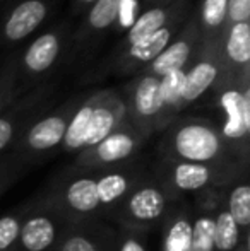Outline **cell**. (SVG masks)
I'll return each mask as SVG.
<instances>
[{"label": "cell", "mask_w": 250, "mask_h": 251, "mask_svg": "<svg viewBox=\"0 0 250 251\" xmlns=\"http://www.w3.org/2000/svg\"><path fill=\"white\" fill-rule=\"evenodd\" d=\"M74 23L69 16L48 23L33 36L21 53L16 55L17 82L26 89L52 82L54 75L63 70L69 51Z\"/></svg>", "instance_id": "cell-1"}, {"label": "cell", "mask_w": 250, "mask_h": 251, "mask_svg": "<svg viewBox=\"0 0 250 251\" xmlns=\"http://www.w3.org/2000/svg\"><path fill=\"white\" fill-rule=\"evenodd\" d=\"M125 0H96L74 23L69 51L65 56V72H83L96 60L98 51L108 40L122 16Z\"/></svg>", "instance_id": "cell-2"}, {"label": "cell", "mask_w": 250, "mask_h": 251, "mask_svg": "<svg viewBox=\"0 0 250 251\" xmlns=\"http://www.w3.org/2000/svg\"><path fill=\"white\" fill-rule=\"evenodd\" d=\"M62 0H7L0 10V48L16 45L43 29L57 12Z\"/></svg>", "instance_id": "cell-3"}, {"label": "cell", "mask_w": 250, "mask_h": 251, "mask_svg": "<svg viewBox=\"0 0 250 251\" xmlns=\"http://www.w3.org/2000/svg\"><path fill=\"white\" fill-rule=\"evenodd\" d=\"M189 16H182L178 19L171 21L170 24L158 29L156 33L144 38V40H140L139 43L132 45V47L125 48V50L117 53H108L107 58L103 62H100V65H98V72H105L117 77L137 75L140 70L146 69L173 41V38L184 27Z\"/></svg>", "instance_id": "cell-4"}, {"label": "cell", "mask_w": 250, "mask_h": 251, "mask_svg": "<svg viewBox=\"0 0 250 251\" xmlns=\"http://www.w3.org/2000/svg\"><path fill=\"white\" fill-rule=\"evenodd\" d=\"M194 10V0H175L168 3H156L151 7H142L130 26L122 33L117 43L111 47L110 53L122 51L132 45L139 43L140 40L151 36L158 29L170 24L171 21L182 16H189Z\"/></svg>", "instance_id": "cell-5"}, {"label": "cell", "mask_w": 250, "mask_h": 251, "mask_svg": "<svg viewBox=\"0 0 250 251\" xmlns=\"http://www.w3.org/2000/svg\"><path fill=\"white\" fill-rule=\"evenodd\" d=\"M171 146L178 157L185 162L204 164L218 157L223 147L221 135L213 125L200 120H189L175 128Z\"/></svg>", "instance_id": "cell-6"}, {"label": "cell", "mask_w": 250, "mask_h": 251, "mask_svg": "<svg viewBox=\"0 0 250 251\" xmlns=\"http://www.w3.org/2000/svg\"><path fill=\"white\" fill-rule=\"evenodd\" d=\"M200 45H202V40H200L199 26H197L195 12L192 10L180 33L173 38V41L140 72L153 74L161 79L175 70H187L190 63L195 60Z\"/></svg>", "instance_id": "cell-7"}, {"label": "cell", "mask_w": 250, "mask_h": 251, "mask_svg": "<svg viewBox=\"0 0 250 251\" xmlns=\"http://www.w3.org/2000/svg\"><path fill=\"white\" fill-rule=\"evenodd\" d=\"M124 96L125 111L130 113L137 123L149 125L156 122H167L160 93V77L139 72L137 75L130 77Z\"/></svg>", "instance_id": "cell-8"}, {"label": "cell", "mask_w": 250, "mask_h": 251, "mask_svg": "<svg viewBox=\"0 0 250 251\" xmlns=\"http://www.w3.org/2000/svg\"><path fill=\"white\" fill-rule=\"evenodd\" d=\"M220 84L250 80V23H235L226 27L220 45Z\"/></svg>", "instance_id": "cell-9"}, {"label": "cell", "mask_w": 250, "mask_h": 251, "mask_svg": "<svg viewBox=\"0 0 250 251\" xmlns=\"http://www.w3.org/2000/svg\"><path fill=\"white\" fill-rule=\"evenodd\" d=\"M220 108L226 115L223 137L228 140H242L250 132V80L247 82H223L214 91Z\"/></svg>", "instance_id": "cell-10"}, {"label": "cell", "mask_w": 250, "mask_h": 251, "mask_svg": "<svg viewBox=\"0 0 250 251\" xmlns=\"http://www.w3.org/2000/svg\"><path fill=\"white\" fill-rule=\"evenodd\" d=\"M221 82L220 50L200 47L195 60L185 70L184 91H182L180 106H189L199 101L209 91H216Z\"/></svg>", "instance_id": "cell-11"}, {"label": "cell", "mask_w": 250, "mask_h": 251, "mask_svg": "<svg viewBox=\"0 0 250 251\" xmlns=\"http://www.w3.org/2000/svg\"><path fill=\"white\" fill-rule=\"evenodd\" d=\"M124 98L117 91H101L96 93L93 115L87 126L84 147H94L118 128V122L125 115Z\"/></svg>", "instance_id": "cell-12"}, {"label": "cell", "mask_w": 250, "mask_h": 251, "mask_svg": "<svg viewBox=\"0 0 250 251\" xmlns=\"http://www.w3.org/2000/svg\"><path fill=\"white\" fill-rule=\"evenodd\" d=\"M76 108L77 106H74L72 102V106H63L58 111L50 113V115L40 118L36 123H33L26 133L28 147L33 151H48L62 144L67 123H69L70 116L74 115Z\"/></svg>", "instance_id": "cell-13"}, {"label": "cell", "mask_w": 250, "mask_h": 251, "mask_svg": "<svg viewBox=\"0 0 250 251\" xmlns=\"http://www.w3.org/2000/svg\"><path fill=\"white\" fill-rule=\"evenodd\" d=\"M194 12L202 40L200 47L220 50L223 34L228 27V0H200L199 7L194 9Z\"/></svg>", "instance_id": "cell-14"}, {"label": "cell", "mask_w": 250, "mask_h": 251, "mask_svg": "<svg viewBox=\"0 0 250 251\" xmlns=\"http://www.w3.org/2000/svg\"><path fill=\"white\" fill-rule=\"evenodd\" d=\"M136 149V137L129 130L117 128L113 133L94 146V154L101 162H117L127 159Z\"/></svg>", "instance_id": "cell-15"}, {"label": "cell", "mask_w": 250, "mask_h": 251, "mask_svg": "<svg viewBox=\"0 0 250 251\" xmlns=\"http://www.w3.org/2000/svg\"><path fill=\"white\" fill-rule=\"evenodd\" d=\"M19 236L28 251H43L55 241V227L50 219L33 217L24 224Z\"/></svg>", "instance_id": "cell-16"}, {"label": "cell", "mask_w": 250, "mask_h": 251, "mask_svg": "<svg viewBox=\"0 0 250 251\" xmlns=\"http://www.w3.org/2000/svg\"><path fill=\"white\" fill-rule=\"evenodd\" d=\"M94 100H96V94L86 98V101L81 106H77L74 115L70 116L69 123H67L65 135H63V144L69 149H81V147H84V139H86L89 120L91 115H93Z\"/></svg>", "instance_id": "cell-17"}, {"label": "cell", "mask_w": 250, "mask_h": 251, "mask_svg": "<svg viewBox=\"0 0 250 251\" xmlns=\"http://www.w3.org/2000/svg\"><path fill=\"white\" fill-rule=\"evenodd\" d=\"M129 210L139 221H154L165 210V199L160 190L142 188L132 195L129 201Z\"/></svg>", "instance_id": "cell-18"}, {"label": "cell", "mask_w": 250, "mask_h": 251, "mask_svg": "<svg viewBox=\"0 0 250 251\" xmlns=\"http://www.w3.org/2000/svg\"><path fill=\"white\" fill-rule=\"evenodd\" d=\"M185 70H175V72L167 74L160 79V93L161 101H163L165 116L167 120L173 116L178 109H182V91H184Z\"/></svg>", "instance_id": "cell-19"}, {"label": "cell", "mask_w": 250, "mask_h": 251, "mask_svg": "<svg viewBox=\"0 0 250 251\" xmlns=\"http://www.w3.org/2000/svg\"><path fill=\"white\" fill-rule=\"evenodd\" d=\"M67 201L70 203V207L79 212L94 210L98 207V203H100L96 181L89 178L74 181L67 190Z\"/></svg>", "instance_id": "cell-20"}, {"label": "cell", "mask_w": 250, "mask_h": 251, "mask_svg": "<svg viewBox=\"0 0 250 251\" xmlns=\"http://www.w3.org/2000/svg\"><path fill=\"white\" fill-rule=\"evenodd\" d=\"M175 183L178 188L185 190V192H194V190L202 188L207 185L211 178V171L206 164H199V162H180L175 168Z\"/></svg>", "instance_id": "cell-21"}, {"label": "cell", "mask_w": 250, "mask_h": 251, "mask_svg": "<svg viewBox=\"0 0 250 251\" xmlns=\"http://www.w3.org/2000/svg\"><path fill=\"white\" fill-rule=\"evenodd\" d=\"M238 239L240 229L231 215L228 212L218 215V219H214V250L231 251L238 245Z\"/></svg>", "instance_id": "cell-22"}, {"label": "cell", "mask_w": 250, "mask_h": 251, "mask_svg": "<svg viewBox=\"0 0 250 251\" xmlns=\"http://www.w3.org/2000/svg\"><path fill=\"white\" fill-rule=\"evenodd\" d=\"M19 82H17L16 55H10L0 65V113L5 111L9 102L17 96Z\"/></svg>", "instance_id": "cell-23"}, {"label": "cell", "mask_w": 250, "mask_h": 251, "mask_svg": "<svg viewBox=\"0 0 250 251\" xmlns=\"http://www.w3.org/2000/svg\"><path fill=\"white\" fill-rule=\"evenodd\" d=\"M231 215L238 227H247L250 224V188L247 185L237 186L230 195V210Z\"/></svg>", "instance_id": "cell-24"}, {"label": "cell", "mask_w": 250, "mask_h": 251, "mask_svg": "<svg viewBox=\"0 0 250 251\" xmlns=\"http://www.w3.org/2000/svg\"><path fill=\"white\" fill-rule=\"evenodd\" d=\"M96 186L101 203H111L127 192L129 183H127L125 176L118 175V173H111V175L103 176L100 181H96Z\"/></svg>", "instance_id": "cell-25"}, {"label": "cell", "mask_w": 250, "mask_h": 251, "mask_svg": "<svg viewBox=\"0 0 250 251\" xmlns=\"http://www.w3.org/2000/svg\"><path fill=\"white\" fill-rule=\"evenodd\" d=\"M192 251H214V219L200 217L192 226Z\"/></svg>", "instance_id": "cell-26"}, {"label": "cell", "mask_w": 250, "mask_h": 251, "mask_svg": "<svg viewBox=\"0 0 250 251\" xmlns=\"http://www.w3.org/2000/svg\"><path fill=\"white\" fill-rule=\"evenodd\" d=\"M190 245H192V224L185 219H180L168 231L167 251H190Z\"/></svg>", "instance_id": "cell-27"}, {"label": "cell", "mask_w": 250, "mask_h": 251, "mask_svg": "<svg viewBox=\"0 0 250 251\" xmlns=\"http://www.w3.org/2000/svg\"><path fill=\"white\" fill-rule=\"evenodd\" d=\"M226 23H250V0H228Z\"/></svg>", "instance_id": "cell-28"}, {"label": "cell", "mask_w": 250, "mask_h": 251, "mask_svg": "<svg viewBox=\"0 0 250 251\" xmlns=\"http://www.w3.org/2000/svg\"><path fill=\"white\" fill-rule=\"evenodd\" d=\"M19 222L14 217H2L0 219V251L12 246V243L19 236Z\"/></svg>", "instance_id": "cell-29"}, {"label": "cell", "mask_w": 250, "mask_h": 251, "mask_svg": "<svg viewBox=\"0 0 250 251\" xmlns=\"http://www.w3.org/2000/svg\"><path fill=\"white\" fill-rule=\"evenodd\" d=\"M62 251H96L94 245L84 236H72L62 246Z\"/></svg>", "instance_id": "cell-30"}, {"label": "cell", "mask_w": 250, "mask_h": 251, "mask_svg": "<svg viewBox=\"0 0 250 251\" xmlns=\"http://www.w3.org/2000/svg\"><path fill=\"white\" fill-rule=\"evenodd\" d=\"M96 0H69V10H67V16L72 21H77L87 9H89Z\"/></svg>", "instance_id": "cell-31"}, {"label": "cell", "mask_w": 250, "mask_h": 251, "mask_svg": "<svg viewBox=\"0 0 250 251\" xmlns=\"http://www.w3.org/2000/svg\"><path fill=\"white\" fill-rule=\"evenodd\" d=\"M120 251H146V250H144V246L140 245L139 241H136V239H127Z\"/></svg>", "instance_id": "cell-32"}, {"label": "cell", "mask_w": 250, "mask_h": 251, "mask_svg": "<svg viewBox=\"0 0 250 251\" xmlns=\"http://www.w3.org/2000/svg\"><path fill=\"white\" fill-rule=\"evenodd\" d=\"M3 2H7V0H0V3H3Z\"/></svg>", "instance_id": "cell-33"}, {"label": "cell", "mask_w": 250, "mask_h": 251, "mask_svg": "<svg viewBox=\"0 0 250 251\" xmlns=\"http://www.w3.org/2000/svg\"><path fill=\"white\" fill-rule=\"evenodd\" d=\"M139 2H140V0H139Z\"/></svg>", "instance_id": "cell-34"}]
</instances>
